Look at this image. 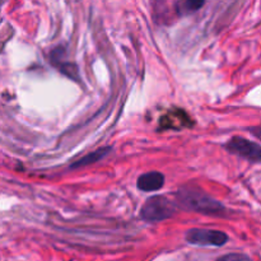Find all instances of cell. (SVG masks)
<instances>
[{
  "label": "cell",
  "instance_id": "52a82bcc",
  "mask_svg": "<svg viewBox=\"0 0 261 261\" xmlns=\"http://www.w3.org/2000/svg\"><path fill=\"white\" fill-rule=\"evenodd\" d=\"M205 4V0H184L181 13L188 14V13H194L200 9Z\"/></svg>",
  "mask_w": 261,
  "mask_h": 261
},
{
  "label": "cell",
  "instance_id": "ba28073f",
  "mask_svg": "<svg viewBox=\"0 0 261 261\" xmlns=\"http://www.w3.org/2000/svg\"><path fill=\"white\" fill-rule=\"evenodd\" d=\"M217 261H252V260L245 254H228L219 257Z\"/></svg>",
  "mask_w": 261,
  "mask_h": 261
},
{
  "label": "cell",
  "instance_id": "277c9868",
  "mask_svg": "<svg viewBox=\"0 0 261 261\" xmlns=\"http://www.w3.org/2000/svg\"><path fill=\"white\" fill-rule=\"evenodd\" d=\"M226 148L232 154H236L251 162L261 163V147L257 143L247 140L242 137H233L227 143Z\"/></svg>",
  "mask_w": 261,
  "mask_h": 261
},
{
  "label": "cell",
  "instance_id": "5b68a950",
  "mask_svg": "<svg viewBox=\"0 0 261 261\" xmlns=\"http://www.w3.org/2000/svg\"><path fill=\"white\" fill-rule=\"evenodd\" d=\"M163 185H165V176H163V173L157 172V171H153V172H148L139 176L137 182L138 189L144 191V193L161 190L163 188Z\"/></svg>",
  "mask_w": 261,
  "mask_h": 261
},
{
  "label": "cell",
  "instance_id": "3957f363",
  "mask_svg": "<svg viewBox=\"0 0 261 261\" xmlns=\"http://www.w3.org/2000/svg\"><path fill=\"white\" fill-rule=\"evenodd\" d=\"M186 241L195 246L221 247L227 244L228 236L224 232L217 229L193 228L186 232Z\"/></svg>",
  "mask_w": 261,
  "mask_h": 261
},
{
  "label": "cell",
  "instance_id": "7a4b0ae2",
  "mask_svg": "<svg viewBox=\"0 0 261 261\" xmlns=\"http://www.w3.org/2000/svg\"><path fill=\"white\" fill-rule=\"evenodd\" d=\"M176 206L170 199L162 195H155L148 199L142 206L140 217L147 222H162L175 214Z\"/></svg>",
  "mask_w": 261,
  "mask_h": 261
},
{
  "label": "cell",
  "instance_id": "6da1fadb",
  "mask_svg": "<svg viewBox=\"0 0 261 261\" xmlns=\"http://www.w3.org/2000/svg\"><path fill=\"white\" fill-rule=\"evenodd\" d=\"M177 201L185 209L196 213L208 214V216H222L224 213V206L219 201L209 196L204 191L194 188H184L178 190Z\"/></svg>",
  "mask_w": 261,
  "mask_h": 261
},
{
  "label": "cell",
  "instance_id": "8992f818",
  "mask_svg": "<svg viewBox=\"0 0 261 261\" xmlns=\"http://www.w3.org/2000/svg\"><path fill=\"white\" fill-rule=\"evenodd\" d=\"M110 152H111V148H109V147L101 148V149L94 150V152L87 154L86 157H83V158H81L79 161H76L74 165H71V168L84 167V166H88V165H92V163L98 162V161H101L102 158L106 157V155L109 154Z\"/></svg>",
  "mask_w": 261,
  "mask_h": 261
},
{
  "label": "cell",
  "instance_id": "9c48e42d",
  "mask_svg": "<svg viewBox=\"0 0 261 261\" xmlns=\"http://www.w3.org/2000/svg\"><path fill=\"white\" fill-rule=\"evenodd\" d=\"M250 133H251L252 135H255V137H256L257 139L261 140V126L251 127V129H250Z\"/></svg>",
  "mask_w": 261,
  "mask_h": 261
}]
</instances>
